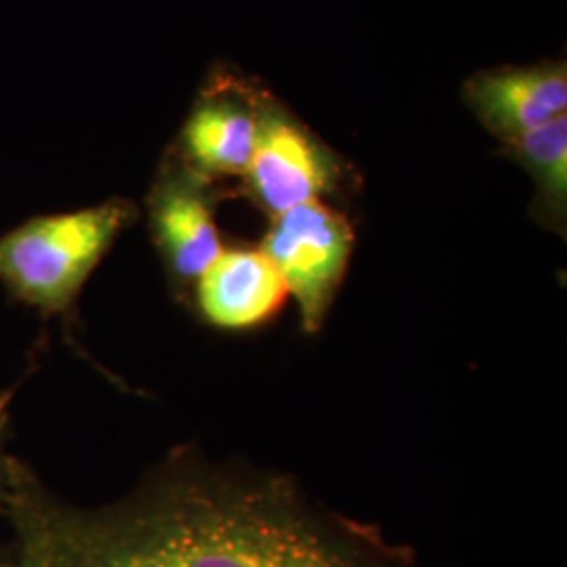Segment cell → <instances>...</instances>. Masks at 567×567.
I'll list each match as a JSON object with an SVG mask.
<instances>
[{
  "mask_svg": "<svg viewBox=\"0 0 567 567\" xmlns=\"http://www.w3.org/2000/svg\"><path fill=\"white\" fill-rule=\"evenodd\" d=\"M286 297L282 276L261 248H224L196 282L204 320L227 330L264 324L282 309Z\"/></svg>",
  "mask_w": 567,
  "mask_h": 567,
  "instance_id": "obj_5",
  "label": "cell"
},
{
  "mask_svg": "<svg viewBox=\"0 0 567 567\" xmlns=\"http://www.w3.org/2000/svg\"><path fill=\"white\" fill-rule=\"evenodd\" d=\"M0 567H398L372 529L343 524L286 477L177 454L105 507L61 501L9 458Z\"/></svg>",
  "mask_w": 567,
  "mask_h": 567,
  "instance_id": "obj_1",
  "label": "cell"
},
{
  "mask_svg": "<svg viewBox=\"0 0 567 567\" xmlns=\"http://www.w3.org/2000/svg\"><path fill=\"white\" fill-rule=\"evenodd\" d=\"M259 122L234 105H204L185 126V147L200 171L215 175L246 173Z\"/></svg>",
  "mask_w": 567,
  "mask_h": 567,
  "instance_id": "obj_8",
  "label": "cell"
},
{
  "mask_svg": "<svg viewBox=\"0 0 567 567\" xmlns=\"http://www.w3.org/2000/svg\"><path fill=\"white\" fill-rule=\"evenodd\" d=\"M351 248L353 231L343 215L320 200L295 206L271 225L261 250L299 305L305 332H318L324 322Z\"/></svg>",
  "mask_w": 567,
  "mask_h": 567,
  "instance_id": "obj_3",
  "label": "cell"
},
{
  "mask_svg": "<svg viewBox=\"0 0 567 567\" xmlns=\"http://www.w3.org/2000/svg\"><path fill=\"white\" fill-rule=\"evenodd\" d=\"M332 173L324 150L297 124L278 116L259 122L246 175L257 200L274 217L320 200L332 183Z\"/></svg>",
  "mask_w": 567,
  "mask_h": 567,
  "instance_id": "obj_4",
  "label": "cell"
},
{
  "mask_svg": "<svg viewBox=\"0 0 567 567\" xmlns=\"http://www.w3.org/2000/svg\"><path fill=\"white\" fill-rule=\"evenodd\" d=\"M13 391L0 393V515H4V501H7V482H9V458L4 452L7 426H9V404Z\"/></svg>",
  "mask_w": 567,
  "mask_h": 567,
  "instance_id": "obj_10",
  "label": "cell"
},
{
  "mask_svg": "<svg viewBox=\"0 0 567 567\" xmlns=\"http://www.w3.org/2000/svg\"><path fill=\"white\" fill-rule=\"evenodd\" d=\"M471 102L492 133L515 142L566 114V68L507 70L480 76L471 82Z\"/></svg>",
  "mask_w": 567,
  "mask_h": 567,
  "instance_id": "obj_6",
  "label": "cell"
},
{
  "mask_svg": "<svg viewBox=\"0 0 567 567\" xmlns=\"http://www.w3.org/2000/svg\"><path fill=\"white\" fill-rule=\"evenodd\" d=\"M524 156L526 166L538 179L545 196L555 204H566L567 116L547 122L511 142Z\"/></svg>",
  "mask_w": 567,
  "mask_h": 567,
  "instance_id": "obj_9",
  "label": "cell"
},
{
  "mask_svg": "<svg viewBox=\"0 0 567 567\" xmlns=\"http://www.w3.org/2000/svg\"><path fill=\"white\" fill-rule=\"evenodd\" d=\"M152 224L166 265L179 282H198L224 252L210 206L194 183H163L152 200Z\"/></svg>",
  "mask_w": 567,
  "mask_h": 567,
  "instance_id": "obj_7",
  "label": "cell"
},
{
  "mask_svg": "<svg viewBox=\"0 0 567 567\" xmlns=\"http://www.w3.org/2000/svg\"><path fill=\"white\" fill-rule=\"evenodd\" d=\"M131 217L114 200L21 225L0 238V284L44 316L65 313Z\"/></svg>",
  "mask_w": 567,
  "mask_h": 567,
  "instance_id": "obj_2",
  "label": "cell"
}]
</instances>
